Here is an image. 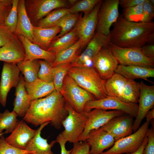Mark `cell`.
Returning a JSON list of instances; mask_svg holds the SVG:
<instances>
[{"instance_id":"1","label":"cell","mask_w":154,"mask_h":154,"mask_svg":"<svg viewBox=\"0 0 154 154\" xmlns=\"http://www.w3.org/2000/svg\"><path fill=\"white\" fill-rule=\"evenodd\" d=\"M66 101L60 92L55 90L44 98L31 101V105L23 119L35 126L46 122L57 129L68 115Z\"/></svg>"},{"instance_id":"2","label":"cell","mask_w":154,"mask_h":154,"mask_svg":"<svg viewBox=\"0 0 154 154\" xmlns=\"http://www.w3.org/2000/svg\"><path fill=\"white\" fill-rule=\"evenodd\" d=\"M154 33V23L133 22L127 21L119 15L110 31V41L123 48H140L147 43Z\"/></svg>"},{"instance_id":"3","label":"cell","mask_w":154,"mask_h":154,"mask_svg":"<svg viewBox=\"0 0 154 154\" xmlns=\"http://www.w3.org/2000/svg\"><path fill=\"white\" fill-rule=\"evenodd\" d=\"M67 74L81 87L92 94L96 100L108 96L105 89V80L93 66H71Z\"/></svg>"},{"instance_id":"4","label":"cell","mask_w":154,"mask_h":154,"mask_svg":"<svg viewBox=\"0 0 154 154\" xmlns=\"http://www.w3.org/2000/svg\"><path fill=\"white\" fill-rule=\"evenodd\" d=\"M105 90L108 96L117 98L123 102L137 104L139 95V83L115 73L105 80Z\"/></svg>"},{"instance_id":"5","label":"cell","mask_w":154,"mask_h":154,"mask_svg":"<svg viewBox=\"0 0 154 154\" xmlns=\"http://www.w3.org/2000/svg\"><path fill=\"white\" fill-rule=\"evenodd\" d=\"M65 108L68 114L62 122L64 129L56 137V142L59 141L69 142L75 145L78 141L83 133L87 119V113L78 112L66 102Z\"/></svg>"},{"instance_id":"6","label":"cell","mask_w":154,"mask_h":154,"mask_svg":"<svg viewBox=\"0 0 154 154\" xmlns=\"http://www.w3.org/2000/svg\"><path fill=\"white\" fill-rule=\"evenodd\" d=\"M60 93L66 101L76 112H84L85 105L88 102L96 100L91 93L80 86L70 76H65Z\"/></svg>"},{"instance_id":"7","label":"cell","mask_w":154,"mask_h":154,"mask_svg":"<svg viewBox=\"0 0 154 154\" xmlns=\"http://www.w3.org/2000/svg\"><path fill=\"white\" fill-rule=\"evenodd\" d=\"M107 47L112 53L119 64L154 68V60L145 56L141 52L140 47H122L110 41Z\"/></svg>"},{"instance_id":"8","label":"cell","mask_w":154,"mask_h":154,"mask_svg":"<svg viewBox=\"0 0 154 154\" xmlns=\"http://www.w3.org/2000/svg\"><path fill=\"white\" fill-rule=\"evenodd\" d=\"M149 123L146 121L131 134L115 141L111 147L100 154H124L132 153L141 145L147 136Z\"/></svg>"},{"instance_id":"9","label":"cell","mask_w":154,"mask_h":154,"mask_svg":"<svg viewBox=\"0 0 154 154\" xmlns=\"http://www.w3.org/2000/svg\"><path fill=\"white\" fill-rule=\"evenodd\" d=\"M27 15L33 26L53 10L67 7L69 4L64 0H25Z\"/></svg>"},{"instance_id":"10","label":"cell","mask_w":154,"mask_h":154,"mask_svg":"<svg viewBox=\"0 0 154 154\" xmlns=\"http://www.w3.org/2000/svg\"><path fill=\"white\" fill-rule=\"evenodd\" d=\"M122 111L131 117H135L138 108L137 104L126 103L118 98L108 96L105 98L90 101L85 105L84 112H88L94 109Z\"/></svg>"},{"instance_id":"11","label":"cell","mask_w":154,"mask_h":154,"mask_svg":"<svg viewBox=\"0 0 154 154\" xmlns=\"http://www.w3.org/2000/svg\"><path fill=\"white\" fill-rule=\"evenodd\" d=\"M119 0L102 1L98 15L97 33L106 36L109 35L111 26L119 16Z\"/></svg>"},{"instance_id":"12","label":"cell","mask_w":154,"mask_h":154,"mask_svg":"<svg viewBox=\"0 0 154 154\" xmlns=\"http://www.w3.org/2000/svg\"><path fill=\"white\" fill-rule=\"evenodd\" d=\"M102 1L101 0L90 13L80 17L74 26L82 47L86 46L94 35L98 13Z\"/></svg>"},{"instance_id":"13","label":"cell","mask_w":154,"mask_h":154,"mask_svg":"<svg viewBox=\"0 0 154 154\" xmlns=\"http://www.w3.org/2000/svg\"><path fill=\"white\" fill-rule=\"evenodd\" d=\"M125 114L118 110L107 111L97 108L87 112V119L84 130L78 141H86L91 131L99 128L113 118Z\"/></svg>"},{"instance_id":"14","label":"cell","mask_w":154,"mask_h":154,"mask_svg":"<svg viewBox=\"0 0 154 154\" xmlns=\"http://www.w3.org/2000/svg\"><path fill=\"white\" fill-rule=\"evenodd\" d=\"M93 67L104 80L110 78L115 73L118 62L107 46L103 47L92 60Z\"/></svg>"},{"instance_id":"15","label":"cell","mask_w":154,"mask_h":154,"mask_svg":"<svg viewBox=\"0 0 154 154\" xmlns=\"http://www.w3.org/2000/svg\"><path fill=\"white\" fill-rule=\"evenodd\" d=\"M139 83V95L137 112L133 122L132 129L135 132L140 127L148 112L154 105V86L148 85L142 81Z\"/></svg>"},{"instance_id":"16","label":"cell","mask_w":154,"mask_h":154,"mask_svg":"<svg viewBox=\"0 0 154 154\" xmlns=\"http://www.w3.org/2000/svg\"><path fill=\"white\" fill-rule=\"evenodd\" d=\"M20 72L16 64L4 63L0 82V103L4 107L6 105L8 93L19 82Z\"/></svg>"},{"instance_id":"17","label":"cell","mask_w":154,"mask_h":154,"mask_svg":"<svg viewBox=\"0 0 154 154\" xmlns=\"http://www.w3.org/2000/svg\"><path fill=\"white\" fill-rule=\"evenodd\" d=\"M110 42L109 35L96 33L88 42L84 52L71 63V66H88L101 49L107 46Z\"/></svg>"},{"instance_id":"18","label":"cell","mask_w":154,"mask_h":154,"mask_svg":"<svg viewBox=\"0 0 154 154\" xmlns=\"http://www.w3.org/2000/svg\"><path fill=\"white\" fill-rule=\"evenodd\" d=\"M124 114L113 118L101 127L111 134L115 141L133 133V117Z\"/></svg>"},{"instance_id":"19","label":"cell","mask_w":154,"mask_h":154,"mask_svg":"<svg viewBox=\"0 0 154 154\" xmlns=\"http://www.w3.org/2000/svg\"><path fill=\"white\" fill-rule=\"evenodd\" d=\"M37 132V129L31 128L23 119L19 120L11 134L5 138V140L12 146L25 150L27 145L34 137Z\"/></svg>"},{"instance_id":"20","label":"cell","mask_w":154,"mask_h":154,"mask_svg":"<svg viewBox=\"0 0 154 154\" xmlns=\"http://www.w3.org/2000/svg\"><path fill=\"white\" fill-rule=\"evenodd\" d=\"M86 141L90 145V154H100L112 147L115 141L111 134L101 127L91 131Z\"/></svg>"},{"instance_id":"21","label":"cell","mask_w":154,"mask_h":154,"mask_svg":"<svg viewBox=\"0 0 154 154\" xmlns=\"http://www.w3.org/2000/svg\"><path fill=\"white\" fill-rule=\"evenodd\" d=\"M17 36L21 42L25 50V56L23 60L40 59L46 61L52 64L56 57L55 54L42 49L23 36L21 35Z\"/></svg>"},{"instance_id":"22","label":"cell","mask_w":154,"mask_h":154,"mask_svg":"<svg viewBox=\"0 0 154 154\" xmlns=\"http://www.w3.org/2000/svg\"><path fill=\"white\" fill-rule=\"evenodd\" d=\"M25 81L22 75L20 74L19 82L15 87V98L13 103V110L18 116L23 117L29 109L31 101L25 87Z\"/></svg>"},{"instance_id":"23","label":"cell","mask_w":154,"mask_h":154,"mask_svg":"<svg viewBox=\"0 0 154 154\" xmlns=\"http://www.w3.org/2000/svg\"><path fill=\"white\" fill-rule=\"evenodd\" d=\"M50 123V122H46L40 125L37 129L35 135L27 145L25 150L34 151L35 154H54L51 149L56 143V141L52 140L49 144L47 139L43 138L41 135L42 129Z\"/></svg>"},{"instance_id":"24","label":"cell","mask_w":154,"mask_h":154,"mask_svg":"<svg viewBox=\"0 0 154 154\" xmlns=\"http://www.w3.org/2000/svg\"><path fill=\"white\" fill-rule=\"evenodd\" d=\"M18 13L17 23L14 34L16 35L23 36L32 42L33 25L27 13L25 0H19Z\"/></svg>"},{"instance_id":"25","label":"cell","mask_w":154,"mask_h":154,"mask_svg":"<svg viewBox=\"0 0 154 154\" xmlns=\"http://www.w3.org/2000/svg\"><path fill=\"white\" fill-rule=\"evenodd\" d=\"M61 30L58 27L43 28L33 26L32 42L47 51L52 41Z\"/></svg>"},{"instance_id":"26","label":"cell","mask_w":154,"mask_h":154,"mask_svg":"<svg viewBox=\"0 0 154 154\" xmlns=\"http://www.w3.org/2000/svg\"><path fill=\"white\" fill-rule=\"evenodd\" d=\"M115 72L125 77L134 80L141 79L149 81L147 78L154 77V68L138 66H124L119 64Z\"/></svg>"},{"instance_id":"27","label":"cell","mask_w":154,"mask_h":154,"mask_svg":"<svg viewBox=\"0 0 154 154\" xmlns=\"http://www.w3.org/2000/svg\"><path fill=\"white\" fill-rule=\"evenodd\" d=\"M24 86L31 101L45 97L55 90L53 82H46L38 78L31 83L25 81Z\"/></svg>"},{"instance_id":"28","label":"cell","mask_w":154,"mask_h":154,"mask_svg":"<svg viewBox=\"0 0 154 154\" xmlns=\"http://www.w3.org/2000/svg\"><path fill=\"white\" fill-rule=\"evenodd\" d=\"M25 56V50L21 42L6 45L0 48V61L17 64L23 60Z\"/></svg>"},{"instance_id":"29","label":"cell","mask_w":154,"mask_h":154,"mask_svg":"<svg viewBox=\"0 0 154 154\" xmlns=\"http://www.w3.org/2000/svg\"><path fill=\"white\" fill-rule=\"evenodd\" d=\"M78 38L75 29L74 28L64 35L54 39L47 51L56 55L72 46L78 40Z\"/></svg>"},{"instance_id":"30","label":"cell","mask_w":154,"mask_h":154,"mask_svg":"<svg viewBox=\"0 0 154 154\" xmlns=\"http://www.w3.org/2000/svg\"><path fill=\"white\" fill-rule=\"evenodd\" d=\"M17 64L20 72L24 75L26 82L31 83L38 78V74L40 67L38 60H23Z\"/></svg>"},{"instance_id":"31","label":"cell","mask_w":154,"mask_h":154,"mask_svg":"<svg viewBox=\"0 0 154 154\" xmlns=\"http://www.w3.org/2000/svg\"><path fill=\"white\" fill-rule=\"evenodd\" d=\"M81 47L80 41L78 39L72 46L56 55L52 64V67L61 64L72 63L77 57V52Z\"/></svg>"},{"instance_id":"32","label":"cell","mask_w":154,"mask_h":154,"mask_svg":"<svg viewBox=\"0 0 154 154\" xmlns=\"http://www.w3.org/2000/svg\"><path fill=\"white\" fill-rule=\"evenodd\" d=\"M70 13L69 8H58L54 9L38 21L35 26L43 28L53 27L55 23L62 17Z\"/></svg>"},{"instance_id":"33","label":"cell","mask_w":154,"mask_h":154,"mask_svg":"<svg viewBox=\"0 0 154 154\" xmlns=\"http://www.w3.org/2000/svg\"><path fill=\"white\" fill-rule=\"evenodd\" d=\"M18 115L14 111L10 112L7 109L3 113L0 112V133L5 130V133H11L16 126L19 120Z\"/></svg>"},{"instance_id":"34","label":"cell","mask_w":154,"mask_h":154,"mask_svg":"<svg viewBox=\"0 0 154 154\" xmlns=\"http://www.w3.org/2000/svg\"><path fill=\"white\" fill-rule=\"evenodd\" d=\"M80 17L76 13H71L67 14L62 17L53 26L59 27L61 29L60 33L54 39L60 37L70 32L75 26Z\"/></svg>"},{"instance_id":"35","label":"cell","mask_w":154,"mask_h":154,"mask_svg":"<svg viewBox=\"0 0 154 154\" xmlns=\"http://www.w3.org/2000/svg\"><path fill=\"white\" fill-rule=\"evenodd\" d=\"M71 67V63H68L61 64L53 67V83L55 90L60 92L64 78Z\"/></svg>"},{"instance_id":"36","label":"cell","mask_w":154,"mask_h":154,"mask_svg":"<svg viewBox=\"0 0 154 154\" xmlns=\"http://www.w3.org/2000/svg\"><path fill=\"white\" fill-rule=\"evenodd\" d=\"M100 0H83L77 1L69 8L70 13L75 14L83 12L84 15L90 13Z\"/></svg>"},{"instance_id":"37","label":"cell","mask_w":154,"mask_h":154,"mask_svg":"<svg viewBox=\"0 0 154 154\" xmlns=\"http://www.w3.org/2000/svg\"><path fill=\"white\" fill-rule=\"evenodd\" d=\"M142 4L123 9L122 16L125 20L131 22H141L143 17Z\"/></svg>"},{"instance_id":"38","label":"cell","mask_w":154,"mask_h":154,"mask_svg":"<svg viewBox=\"0 0 154 154\" xmlns=\"http://www.w3.org/2000/svg\"><path fill=\"white\" fill-rule=\"evenodd\" d=\"M40 65L38 74V78L46 82H53L54 74L52 64L43 60H38Z\"/></svg>"},{"instance_id":"39","label":"cell","mask_w":154,"mask_h":154,"mask_svg":"<svg viewBox=\"0 0 154 154\" xmlns=\"http://www.w3.org/2000/svg\"><path fill=\"white\" fill-rule=\"evenodd\" d=\"M18 1L19 0H13L11 9L5 20L4 25L14 33L16 30L18 21Z\"/></svg>"},{"instance_id":"40","label":"cell","mask_w":154,"mask_h":154,"mask_svg":"<svg viewBox=\"0 0 154 154\" xmlns=\"http://www.w3.org/2000/svg\"><path fill=\"white\" fill-rule=\"evenodd\" d=\"M20 42L17 35L5 26L0 25V48L6 45Z\"/></svg>"},{"instance_id":"41","label":"cell","mask_w":154,"mask_h":154,"mask_svg":"<svg viewBox=\"0 0 154 154\" xmlns=\"http://www.w3.org/2000/svg\"><path fill=\"white\" fill-rule=\"evenodd\" d=\"M33 151L21 149L8 143L3 135L0 138V154H35Z\"/></svg>"},{"instance_id":"42","label":"cell","mask_w":154,"mask_h":154,"mask_svg":"<svg viewBox=\"0 0 154 154\" xmlns=\"http://www.w3.org/2000/svg\"><path fill=\"white\" fill-rule=\"evenodd\" d=\"M142 5L143 17L141 22H152L154 17V0H145Z\"/></svg>"},{"instance_id":"43","label":"cell","mask_w":154,"mask_h":154,"mask_svg":"<svg viewBox=\"0 0 154 154\" xmlns=\"http://www.w3.org/2000/svg\"><path fill=\"white\" fill-rule=\"evenodd\" d=\"M13 0H0V25H4L11 9Z\"/></svg>"},{"instance_id":"44","label":"cell","mask_w":154,"mask_h":154,"mask_svg":"<svg viewBox=\"0 0 154 154\" xmlns=\"http://www.w3.org/2000/svg\"><path fill=\"white\" fill-rule=\"evenodd\" d=\"M90 145L86 141H79L73 145L69 154H90Z\"/></svg>"},{"instance_id":"45","label":"cell","mask_w":154,"mask_h":154,"mask_svg":"<svg viewBox=\"0 0 154 154\" xmlns=\"http://www.w3.org/2000/svg\"><path fill=\"white\" fill-rule=\"evenodd\" d=\"M148 142L144 150V154H154V131L153 127L149 129Z\"/></svg>"},{"instance_id":"46","label":"cell","mask_w":154,"mask_h":154,"mask_svg":"<svg viewBox=\"0 0 154 154\" xmlns=\"http://www.w3.org/2000/svg\"><path fill=\"white\" fill-rule=\"evenodd\" d=\"M145 0H121L119 4L123 9L129 8L142 5Z\"/></svg>"},{"instance_id":"47","label":"cell","mask_w":154,"mask_h":154,"mask_svg":"<svg viewBox=\"0 0 154 154\" xmlns=\"http://www.w3.org/2000/svg\"><path fill=\"white\" fill-rule=\"evenodd\" d=\"M141 51L146 57L154 60V44H149L140 47Z\"/></svg>"},{"instance_id":"48","label":"cell","mask_w":154,"mask_h":154,"mask_svg":"<svg viewBox=\"0 0 154 154\" xmlns=\"http://www.w3.org/2000/svg\"><path fill=\"white\" fill-rule=\"evenodd\" d=\"M148 142L147 136L145 138L141 146L134 152L129 154H144V150Z\"/></svg>"},{"instance_id":"49","label":"cell","mask_w":154,"mask_h":154,"mask_svg":"<svg viewBox=\"0 0 154 154\" xmlns=\"http://www.w3.org/2000/svg\"><path fill=\"white\" fill-rule=\"evenodd\" d=\"M57 143H59L60 145V154H69L71 150H67L65 147V144L66 142L63 141H59Z\"/></svg>"},{"instance_id":"50","label":"cell","mask_w":154,"mask_h":154,"mask_svg":"<svg viewBox=\"0 0 154 154\" xmlns=\"http://www.w3.org/2000/svg\"><path fill=\"white\" fill-rule=\"evenodd\" d=\"M145 117L147 121L150 122L154 118V109H152L149 110L146 114Z\"/></svg>"},{"instance_id":"51","label":"cell","mask_w":154,"mask_h":154,"mask_svg":"<svg viewBox=\"0 0 154 154\" xmlns=\"http://www.w3.org/2000/svg\"><path fill=\"white\" fill-rule=\"evenodd\" d=\"M5 133V132H3V133H0V137H1V136L3 135Z\"/></svg>"},{"instance_id":"52","label":"cell","mask_w":154,"mask_h":154,"mask_svg":"<svg viewBox=\"0 0 154 154\" xmlns=\"http://www.w3.org/2000/svg\"><path fill=\"white\" fill-rule=\"evenodd\" d=\"M129 153H128V154H129Z\"/></svg>"}]
</instances>
